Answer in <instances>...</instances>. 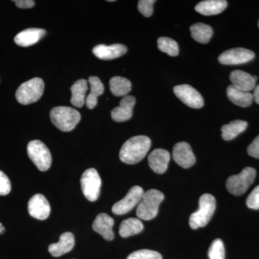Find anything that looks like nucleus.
<instances>
[{"mask_svg":"<svg viewBox=\"0 0 259 259\" xmlns=\"http://www.w3.org/2000/svg\"><path fill=\"white\" fill-rule=\"evenodd\" d=\"M158 48L161 52L170 56H177L180 52L178 44L170 37H159L158 39Z\"/></svg>","mask_w":259,"mask_h":259,"instance_id":"c85d7f7f","label":"nucleus"},{"mask_svg":"<svg viewBox=\"0 0 259 259\" xmlns=\"http://www.w3.org/2000/svg\"><path fill=\"white\" fill-rule=\"evenodd\" d=\"M227 6L228 2L225 0H205L198 3L195 7V10L199 14L210 16L222 13Z\"/></svg>","mask_w":259,"mask_h":259,"instance_id":"412c9836","label":"nucleus"},{"mask_svg":"<svg viewBox=\"0 0 259 259\" xmlns=\"http://www.w3.org/2000/svg\"><path fill=\"white\" fill-rule=\"evenodd\" d=\"M29 214L35 219L44 221L50 215L51 206L49 201L42 194H37L29 200Z\"/></svg>","mask_w":259,"mask_h":259,"instance_id":"f8f14e48","label":"nucleus"},{"mask_svg":"<svg viewBox=\"0 0 259 259\" xmlns=\"http://www.w3.org/2000/svg\"><path fill=\"white\" fill-rule=\"evenodd\" d=\"M15 5L21 9H28L32 8L35 5V2L32 0H16L14 1Z\"/></svg>","mask_w":259,"mask_h":259,"instance_id":"c9c22d12","label":"nucleus"},{"mask_svg":"<svg viewBox=\"0 0 259 259\" xmlns=\"http://www.w3.org/2000/svg\"><path fill=\"white\" fill-rule=\"evenodd\" d=\"M44 91V81L40 78L35 77L22 83L17 90L15 97L19 103L30 105L40 100Z\"/></svg>","mask_w":259,"mask_h":259,"instance_id":"39448f33","label":"nucleus"},{"mask_svg":"<svg viewBox=\"0 0 259 259\" xmlns=\"http://www.w3.org/2000/svg\"><path fill=\"white\" fill-rule=\"evenodd\" d=\"M163 199L164 195L160 191L150 190L144 192L136 210L138 217L144 221H150L156 218L158 207Z\"/></svg>","mask_w":259,"mask_h":259,"instance_id":"20e7f679","label":"nucleus"},{"mask_svg":"<svg viewBox=\"0 0 259 259\" xmlns=\"http://www.w3.org/2000/svg\"><path fill=\"white\" fill-rule=\"evenodd\" d=\"M247 151L249 156L259 159V135L248 146Z\"/></svg>","mask_w":259,"mask_h":259,"instance_id":"f704fd0d","label":"nucleus"},{"mask_svg":"<svg viewBox=\"0 0 259 259\" xmlns=\"http://www.w3.org/2000/svg\"><path fill=\"white\" fill-rule=\"evenodd\" d=\"M127 49L122 44H113L106 46L101 44L94 48L93 52L95 56L101 60H112L123 56L127 53Z\"/></svg>","mask_w":259,"mask_h":259,"instance_id":"2eb2a0df","label":"nucleus"},{"mask_svg":"<svg viewBox=\"0 0 259 259\" xmlns=\"http://www.w3.org/2000/svg\"><path fill=\"white\" fill-rule=\"evenodd\" d=\"M253 100L259 105V84L255 87L254 93H253Z\"/></svg>","mask_w":259,"mask_h":259,"instance_id":"e433bc0d","label":"nucleus"},{"mask_svg":"<svg viewBox=\"0 0 259 259\" xmlns=\"http://www.w3.org/2000/svg\"><path fill=\"white\" fill-rule=\"evenodd\" d=\"M144 194L142 187L139 186L131 187L125 197L112 206V212L117 215H122L129 212L136 206L139 205Z\"/></svg>","mask_w":259,"mask_h":259,"instance_id":"1a4fd4ad","label":"nucleus"},{"mask_svg":"<svg viewBox=\"0 0 259 259\" xmlns=\"http://www.w3.org/2000/svg\"><path fill=\"white\" fill-rule=\"evenodd\" d=\"M136 105V98L133 96L124 97L120 105L115 107L111 112L112 118L115 122H122L130 120L133 116V110Z\"/></svg>","mask_w":259,"mask_h":259,"instance_id":"f3484780","label":"nucleus"},{"mask_svg":"<svg viewBox=\"0 0 259 259\" xmlns=\"http://www.w3.org/2000/svg\"><path fill=\"white\" fill-rule=\"evenodd\" d=\"M255 176V168L246 167L239 175H233L227 180V190L233 195H242L254 182Z\"/></svg>","mask_w":259,"mask_h":259,"instance_id":"423d86ee","label":"nucleus"},{"mask_svg":"<svg viewBox=\"0 0 259 259\" xmlns=\"http://www.w3.org/2000/svg\"><path fill=\"white\" fill-rule=\"evenodd\" d=\"M258 28H259V21H258Z\"/></svg>","mask_w":259,"mask_h":259,"instance_id":"58836bf2","label":"nucleus"},{"mask_svg":"<svg viewBox=\"0 0 259 259\" xmlns=\"http://www.w3.org/2000/svg\"><path fill=\"white\" fill-rule=\"evenodd\" d=\"M80 182L85 197L91 202L97 200L100 197L102 181L97 170L95 168L86 170L83 172Z\"/></svg>","mask_w":259,"mask_h":259,"instance_id":"6e6552de","label":"nucleus"},{"mask_svg":"<svg viewBox=\"0 0 259 259\" xmlns=\"http://www.w3.org/2000/svg\"><path fill=\"white\" fill-rule=\"evenodd\" d=\"M230 79H231L232 85L236 87V88L250 93V91L254 90L258 77L256 76H251L248 73L241 70H236L231 73Z\"/></svg>","mask_w":259,"mask_h":259,"instance_id":"a211bd4d","label":"nucleus"},{"mask_svg":"<svg viewBox=\"0 0 259 259\" xmlns=\"http://www.w3.org/2000/svg\"><path fill=\"white\" fill-rule=\"evenodd\" d=\"M174 93L187 106L194 109L203 107L204 99L197 90L188 84L178 85L174 88Z\"/></svg>","mask_w":259,"mask_h":259,"instance_id":"9d476101","label":"nucleus"},{"mask_svg":"<svg viewBox=\"0 0 259 259\" xmlns=\"http://www.w3.org/2000/svg\"><path fill=\"white\" fill-rule=\"evenodd\" d=\"M144 230V225L138 218H128L121 223L119 233L122 238L139 234Z\"/></svg>","mask_w":259,"mask_h":259,"instance_id":"a878e982","label":"nucleus"},{"mask_svg":"<svg viewBox=\"0 0 259 259\" xmlns=\"http://www.w3.org/2000/svg\"><path fill=\"white\" fill-rule=\"evenodd\" d=\"M225 246L222 240H214L209 247L208 256L209 259H225Z\"/></svg>","mask_w":259,"mask_h":259,"instance_id":"c756f323","label":"nucleus"},{"mask_svg":"<svg viewBox=\"0 0 259 259\" xmlns=\"http://www.w3.org/2000/svg\"><path fill=\"white\" fill-rule=\"evenodd\" d=\"M254 58L253 51L243 48H236L223 52L218 58V61L223 65H239L249 62Z\"/></svg>","mask_w":259,"mask_h":259,"instance_id":"9b49d317","label":"nucleus"},{"mask_svg":"<svg viewBox=\"0 0 259 259\" xmlns=\"http://www.w3.org/2000/svg\"><path fill=\"white\" fill-rule=\"evenodd\" d=\"M216 209L215 198L210 194H204L199 200V209L190 217V226L192 229H198L207 226Z\"/></svg>","mask_w":259,"mask_h":259,"instance_id":"f03ea898","label":"nucleus"},{"mask_svg":"<svg viewBox=\"0 0 259 259\" xmlns=\"http://www.w3.org/2000/svg\"><path fill=\"white\" fill-rule=\"evenodd\" d=\"M127 259H162L161 255L155 250L142 249L130 254Z\"/></svg>","mask_w":259,"mask_h":259,"instance_id":"7c9ffc66","label":"nucleus"},{"mask_svg":"<svg viewBox=\"0 0 259 259\" xmlns=\"http://www.w3.org/2000/svg\"><path fill=\"white\" fill-rule=\"evenodd\" d=\"M11 191V183L8 176L0 171V195H7Z\"/></svg>","mask_w":259,"mask_h":259,"instance_id":"72a5a7b5","label":"nucleus"},{"mask_svg":"<svg viewBox=\"0 0 259 259\" xmlns=\"http://www.w3.org/2000/svg\"><path fill=\"white\" fill-rule=\"evenodd\" d=\"M90 93L86 97L85 103L89 109L95 108L97 105V99L105 92V87L97 76H90L89 79Z\"/></svg>","mask_w":259,"mask_h":259,"instance_id":"5701e85b","label":"nucleus"},{"mask_svg":"<svg viewBox=\"0 0 259 259\" xmlns=\"http://www.w3.org/2000/svg\"><path fill=\"white\" fill-rule=\"evenodd\" d=\"M248 127L246 121L237 120L223 126L221 128L222 137L225 141H231L241 134Z\"/></svg>","mask_w":259,"mask_h":259,"instance_id":"393cba45","label":"nucleus"},{"mask_svg":"<svg viewBox=\"0 0 259 259\" xmlns=\"http://www.w3.org/2000/svg\"><path fill=\"white\" fill-rule=\"evenodd\" d=\"M246 204L250 209H259V185L248 196Z\"/></svg>","mask_w":259,"mask_h":259,"instance_id":"473e14b6","label":"nucleus"},{"mask_svg":"<svg viewBox=\"0 0 259 259\" xmlns=\"http://www.w3.org/2000/svg\"><path fill=\"white\" fill-rule=\"evenodd\" d=\"M191 35L199 44H207L213 35V30L208 25L196 23L190 27Z\"/></svg>","mask_w":259,"mask_h":259,"instance_id":"bb28decb","label":"nucleus"},{"mask_svg":"<svg viewBox=\"0 0 259 259\" xmlns=\"http://www.w3.org/2000/svg\"><path fill=\"white\" fill-rule=\"evenodd\" d=\"M156 3L154 0H141L139 2L138 8L140 13L145 17H150L153 14V5Z\"/></svg>","mask_w":259,"mask_h":259,"instance_id":"2f4dec72","label":"nucleus"},{"mask_svg":"<svg viewBox=\"0 0 259 259\" xmlns=\"http://www.w3.org/2000/svg\"><path fill=\"white\" fill-rule=\"evenodd\" d=\"M88 83L85 79H79L71 86V103L76 107H82L86 100Z\"/></svg>","mask_w":259,"mask_h":259,"instance_id":"b1692460","label":"nucleus"},{"mask_svg":"<svg viewBox=\"0 0 259 259\" xmlns=\"http://www.w3.org/2000/svg\"><path fill=\"white\" fill-rule=\"evenodd\" d=\"M5 231L4 226H3L1 223H0V234L3 233Z\"/></svg>","mask_w":259,"mask_h":259,"instance_id":"4c0bfd02","label":"nucleus"},{"mask_svg":"<svg viewBox=\"0 0 259 259\" xmlns=\"http://www.w3.org/2000/svg\"><path fill=\"white\" fill-rule=\"evenodd\" d=\"M173 159L177 164L185 168H190L196 162L192 148L187 142H180L175 145L173 148Z\"/></svg>","mask_w":259,"mask_h":259,"instance_id":"ddd939ff","label":"nucleus"},{"mask_svg":"<svg viewBox=\"0 0 259 259\" xmlns=\"http://www.w3.org/2000/svg\"><path fill=\"white\" fill-rule=\"evenodd\" d=\"M115 224L113 218L105 213L98 214L93 224L94 231L103 237L107 241L113 240L115 234L112 231V227Z\"/></svg>","mask_w":259,"mask_h":259,"instance_id":"dca6fc26","label":"nucleus"},{"mask_svg":"<svg viewBox=\"0 0 259 259\" xmlns=\"http://www.w3.org/2000/svg\"><path fill=\"white\" fill-rule=\"evenodd\" d=\"M151 141L146 136H137L131 138L122 145L120 151L121 161L127 164H136L146 156Z\"/></svg>","mask_w":259,"mask_h":259,"instance_id":"f257e3e1","label":"nucleus"},{"mask_svg":"<svg viewBox=\"0 0 259 259\" xmlns=\"http://www.w3.org/2000/svg\"><path fill=\"white\" fill-rule=\"evenodd\" d=\"M29 158L40 171H46L51 167L52 156L49 148L38 140L30 141L27 147Z\"/></svg>","mask_w":259,"mask_h":259,"instance_id":"0eeeda50","label":"nucleus"},{"mask_svg":"<svg viewBox=\"0 0 259 259\" xmlns=\"http://www.w3.org/2000/svg\"><path fill=\"white\" fill-rule=\"evenodd\" d=\"M110 91L117 97H125L131 91L132 84L126 78L114 76L110 81Z\"/></svg>","mask_w":259,"mask_h":259,"instance_id":"cd10ccee","label":"nucleus"},{"mask_svg":"<svg viewBox=\"0 0 259 259\" xmlns=\"http://www.w3.org/2000/svg\"><path fill=\"white\" fill-rule=\"evenodd\" d=\"M45 35L46 30L44 29H27L19 32L15 37V42L20 47H28L37 44Z\"/></svg>","mask_w":259,"mask_h":259,"instance_id":"aec40b11","label":"nucleus"},{"mask_svg":"<svg viewBox=\"0 0 259 259\" xmlns=\"http://www.w3.org/2000/svg\"><path fill=\"white\" fill-rule=\"evenodd\" d=\"M75 240L74 235L69 232L63 233L59 241L49 245V251L53 256L59 257L69 253L74 248Z\"/></svg>","mask_w":259,"mask_h":259,"instance_id":"6ab92c4d","label":"nucleus"},{"mask_svg":"<svg viewBox=\"0 0 259 259\" xmlns=\"http://www.w3.org/2000/svg\"><path fill=\"white\" fill-rule=\"evenodd\" d=\"M50 117L54 125L63 132L72 131L81 120L79 112L69 107H54L51 110Z\"/></svg>","mask_w":259,"mask_h":259,"instance_id":"7ed1b4c3","label":"nucleus"},{"mask_svg":"<svg viewBox=\"0 0 259 259\" xmlns=\"http://www.w3.org/2000/svg\"><path fill=\"white\" fill-rule=\"evenodd\" d=\"M227 95L231 102L241 107H249L253 101V94L243 91L232 84L227 89Z\"/></svg>","mask_w":259,"mask_h":259,"instance_id":"4be33fe9","label":"nucleus"},{"mask_svg":"<svg viewBox=\"0 0 259 259\" xmlns=\"http://www.w3.org/2000/svg\"><path fill=\"white\" fill-rule=\"evenodd\" d=\"M170 158L171 155L168 151L162 148H157L150 153L148 159V163L155 173L161 175L166 171Z\"/></svg>","mask_w":259,"mask_h":259,"instance_id":"4468645a","label":"nucleus"}]
</instances>
